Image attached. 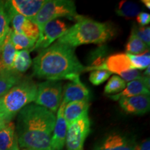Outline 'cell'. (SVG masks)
<instances>
[{"label": "cell", "mask_w": 150, "mask_h": 150, "mask_svg": "<svg viewBox=\"0 0 150 150\" xmlns=\"http://www.w3.org/2000/svg\"><path fill=\"white\" fill-rule=\"evenodd\" d=\"M9 24L10 20L6 10L4 1H0V47L10 31Z\"/></svg>", "instance_id": "obj_26"}, {"label": "cell", "mask_w": 150, "mask_h": 150, "mask_svg": "<svg viewBox=\"0 0 150 150\" xmlns=\"http://www.w3.org/2000/svg\"><path fill=\"white\" fill-rule=\"evenodd\" d=\"M67 29V24L61 20H54L48 22L45 24L42 31L40 33L38 38L31 52L47 48L53 42L64 34Z\"/></svg>", "instance_id": "obj_8"}, {"label": "cell", "mask_w": 150, "mask_h": 150, "mask_svg": "<svg viewBox=\"0 0 150 150\" xmlns=\"http://www.w3.org/2000/svg\"><path fill=\"white\" fill-rule=\"evenodd\" d=\"M47 0H9L4 1L7 11H12L32 20Z\"/></svg>", "instance_id": "obj_9"}, {"label": "cell", "mask_w": 150, "mask_h": 150, "mask_svg": "<svg viewBox=\"0 0 150 150\" xmlns=\"http://www.w3.org/2000/svg\"><path fill=\"white\" fill-rule=\"evenodd\" d=\"M127 83L125 80L117 75H113L104 87L105 94H118L126 87Z\"/></svg>", "instance_id": "obj_27"}, {"label": "cell", "mask_w": 150, "mask_h": 150, "mask_svg": "<svg viewBox=\"0 0 150 150\" xmlns=\"http://www.w3.org/2000/svg\"><path fill=\"white\" fill-rule=\"evenodd\" d=\"M136 20L140 27H146L150 22V15L145 12H140L137 16Z\"/></svg>", "instance_id": "obj_30"}, {"label": "cell", "mask_w": 150, "mask_h": 150, "mask_svg": "<svg viewBox=\"0 0 150 150\" xmlns=\"http://www.w3.org/2000/svg\"><path fill=\"white\" fill-rule=\"evenodd\" d=\"M149 77L144 76L140 79L129 81L122 91L116 95H110L109 98L112 100L117 101L124 97H130L138 95H149Z\"/></svg>", "instance_id": "obj_15"}, {"label": "cell", "mask_w": 150, "mask_h": 150, "mask_svg": "<svg viewBox=\"0 0 150 150\" xmlns=\"http://www.w3.org/2000/svg\"><path fill=\"white\" fill-rule=\"evenodd\" d=\"M131 69H132V67L127 54L117 53L108 56L102 64L86 67V70H104L108 71L111 74L114 73L120 76L124 72Z\"/></svg>", "instance_id": "obj_10"}, {"label": "cell", "mask_w": 150, "mask_h": 150, "mask_svg": "<svg viewBox=\"0 0 150 150\" xmlns=\"http://www.w3.org/2000/svg\"><path fill=\"white\" fill-rule=\"evenodd\" d=\"M131 33L136 35L142 42H144L149 47L150 44V27L149 26L146 27H138L134 25L131 29Z\"/></svg>", "instance_id": "obj_29"}, {"label": "cell", "mask_w": 150, "mask_h": 150, "mask_svg": "<svg viewBox=\"0 0 150 150\" xmlns=\"http://www.w3.org/2000/svg\"><path fill=\"white\" fill-rule=\"evenodd\" d=\"M23 150H35V149H24Z\"/></svg>", "instance_id": "obj_35"}, {"label": "cell", "mask_w": 150, "mask_h": 150, "mask_svg": "<svg viewBox=\"0 0 150 150\" xmlns=\"http://www.w3.org/2000/svg\"><path fill=\"white\" fill-rule=\"evenodd\" d=\"M63 86L61 81L47 80L38 85L35 104L55 113L61 104Z\"/></svg>", "instance_id": "obj_6"}, {"label": "cell", "mask_w": 150, "mask_h": 150, "mask_svg": "<svg viewBox=\"0 0 150 150\" xmlns=\"http://www.w3.org/2000/svg\"><path fill=\"white\" fill-rule=\"evenodd\" d=\"M90 98L91 93L89 90L81 81L69 82L63 88V99L62 101L65 104L72 102H89Z\"/></svg>", "instance_id": "obj_16"}, {"label": "cell", "mask_w": 150, "mask_h": 150, "mask_svg": "<svg viewBox=\"0 0 150 150\" xmlns=\"http://www.w3.org/2000/svg\"><path fill=\"white\" fill-rule=\"evenodd\" d=\"M56 115L50 110L30 104L18 112L16 134L20 147L51 150Z\"/></svg>", "instance_id": "obj_1"}, {"label": "cell", "mask_w": 150, "mask_h": 150, "mask_svg": "<svg viewBox=\"0 0 150 150\" xmlns=\"http://www.w3.org/2000/svg\"><path fill=\"white\" fill-rule=\"evenodd\" d=\"M6 124H7V123L5 122V121L4 120V119L2 118V117H1V114H0V129L2 128V127L4 126Z\"/></svg>", "instance_id": "obj_33"}, {"label": "cell", "mask_w": 150, "mask_h": 150, "mask_svg": "<svg viewBox=\"0 0 150 150\" xmlns=\"http://www.w3.org/2000/svg\"><path fill=\"white\" fill-rule=\"evenodd\" d=\"M11 40L16 51L29 50L30 52L34 47L36 40L26 35L18 33L11 29Z\"/></svg>", "instance_id": "obj_21"}, {"label": "cell", "mask_w": 150, "mask_h": 150, "mask_svg": "<svg viewBox=\"0 0 150 150\" xmlns=\"http://www.w3.org/2000/svg\"><path fill=\"white\" fill-rule=\"evenodd\" d=\"M134 150H150V142L149 138L140 142V144H136Z\"/></svg>", "instance_id": "obj_31"}, {"label": "cell", "mask_w": 150, "mask_h": 150, "mask_svg": "<svg viewBox=\"0 0 150 150\" xmlns=\"http://www.w3.org/2000/svg\"><path fill=\"white\" fill-rule=\"evenodd\" d=\"M91 131V120L86 115L67 127L65 145L67 150H83L85 140Z\"/></svg>", "instance_id": "obj_7"}, {"label": "cell", "mask_w": 150, "mask_h": 150, "mask_svg": "<svg viewBox=\"0 0 150 150\" xmlns=\"http://www.w3.org/2000/svg\"><path fill=\"white\" fill-rule=\"evenodd\" d=\"M32 65V60L30 57L29 50L16 51L13 63V71L16 74H20L25 72Z\"/></svg>", "instance_id": "obj_20"}, {"label": "cell", "mask_w": 150, "mask_h": 150, "mask_svg": "<svg viewBox=\"0 0 150 150\" xmlns=\"http://www.w3.org/2000/svg\"><path fill=\"white\" fill-rule=\"evenodd\" d=\"M65 106V104L62 101L57 110L56 122L51 139V150H62L65 145L67 127L63 116Z\"/></svg>", "instance_id": "obj_12"}, {"label": "cell", "mask_w": 150, "mask_h": 150, "mask_svg": "<svg viewBox=\"0 0 150 150\" xmlns=\"http://www.w3.org/2000/svg\"><path fill=\"white\" fill-rule=\"evenodd\" d=\"M37 87L33 80H20L0 97V114L6 123L11 122L26 106L34 102Z\"/></svg>", "instance_id": "obj_4"}, {"label": "cell", "mask_w": 150, "mask_h": 150, "mask_svg": "<svg viewBox=\"0 0 150 150\" xmlns=\"http://www.w3.org/2000/svg\"><path fill=\"white\" fill-rule=\"evenodd\" d=\"M119 104L125 112L134 115H143L150 108L149 95H138L120 99Z\"/></svg>", "instance_id": "obj_13"}, {"label": "cell", "mask_w": 150, "mask_h": 150, "mask_svg": "<svg viewBox=\"0 0 150 150\" xmlns=\"http://www.w3.org/2000/svg\"><path fill=\"white\" fill-rule=\"evenodd\" d=\"M142 2L145 5L148 9H150V1L149 0H142Z\"/></svg>", "instance_id": "obj_32"}, {"label": "cell", "mask_w": 150, "mask_h": 150, "mask_svg": "<svg viewBox=\"0 0 150 150\" xmlns=\"http://www.w3.org/2000/svg\"><path fill=\"white\" fill-rule=\"evenodd\" d=\"M136 143L120 133L108 134L95 150H134Z\"/></svg>", "instance_id": "obj_14"}, {"label": "cell", "mask_w": 150, "mask_h": 150, "mask_svg": "<svg viewBox=\"0 0 150 150\" xmlns=\"http://www.w3.org/2000/svg\"><path fill=\"white\" fill-rule=\"evenodd\" d=\"M149 47L142 42L136 35L131 33L128 42L126 45L127 54L132 55H140L149 51Z\"/></svg>", "instance_id": "obj_23"}, {"label": "cell", "mask_w": 150, "mask_h": 150, "mask_svg": "<svg viewBox=\"0 0 150 150\" xmlns=\"http://www.w3.org/2000/svg\"><path fill=\"white\" fill-rule=\"evenodd\" d=\"M76 22L67 29L57 42L70 47L86 44H102L113 35L109 24L95 21L92 19L79 16Z\"/></svg>", "instance_id": "obj_3"}, {"label": "cell", "mask_w": 150, "mask_h": 150, "mask_svg": "<svg viewBox=\"0 0 150 150\" xmlns=\"http://www.w3.org/2000/svg\"><path fill=\"white\" fill-rule=\"evenodd\" d=\"M21 80L20 74L15 72H0V97Z\"/></svg>", "instance_id": "obj_22"}, {"label": "cell", "mask_w": 150, "mask_h": 150, "mask_svg": "<svg viewBox=\"0 0 150 150\" xmlns=\"http://www.w3.org/2000/svg\"><path fill=\"white\" fill-rule=\"evenodd\" d=\"M149 74H150V68H149V66L145 70V72H144L143 75H144V76H148V77H149Z\"/></svg>", "instance_id": "obj_34"}, {"label": "cell", "mask_w": 150, "mask_h": 150, "mask_svg": "<svg viewBox=\"0 0 150 150\" xmlns=\"http://www.w3.org/2000/svg\"><path fill=\"white\" fill-rule=\"evenodd\" d=\"M117 16L124 18H131L137 16L140 13V7L136 4L131 1H122L119 3L115 10Z\"/></svg>", "instance_id": "obj_24"}, {"label": "cell", "mask_w": 150, "mask_h": 150, "mask_svg": "<svg viewBox=\"0 0 150 150\" xmlns=\"http://www.w3.org/2000/svg\"><path fill=\"white\" fill-rule=\"evenodd\" d=\"M0 150H20L16 127L12 122L0 129Z\"/></svg>", "instance_id": "obj_19"}, {"label": "cell", "mask_w": 150, "mask_h": 150, "mask_svg": "<svg viewBox=\"0 0 150 150\" xmlns=\"http://www.w3.org/2000/svg\"><path fill=\"white\" fill-rule=\"evenodd\" d=\"M16 50L11 40V29L0 47V72H13V63Z\"/></svg>", "instance_id": "obj_17"}, {"label": "cell", "mask_w": 150, "mask_h": 150, "mask_svg": "<svg viewBox=\"0 0 150 150\" xmlns=\"http://www.w3.org/2000/svg\"><path fill=\"white\" fill-rule=\"evenodd\" d=\"M9 20L12 24L13 29L15 32L24 35L26 36L37 40L40 35V31L38 26L34 22L26 18L25 17L19 15L12 11H7Z\"/></svg>", "instance_id": "obj_11"}, {"label": "cell", "mask_w": 150, "mask_h": 150, "mask_svg": "<svg viewBox=\"0 0 150 150\" xmlns=\"http://www.w3.org/2000/svg\"><path fill=\"white\" fill-rule=\"evenodd\" d=\"M89 107L90 103L86 101L72 102L65 104L63 110V116L67 127L83 116L88 115Z\"/></svg>", "instance_id": "obj_18"}, {"label": "cell", "mask_w": 150, "mask_h": 150, "mask_svg": "<svg viewBox=\"0 0 150 150\" xmlns=\"http://www.w3.org/2000/svg\"><path fill=\"white\" fill-rule=\"evenodd\" d=\"M79 15L76 12L74 1L72 0H47L32 22L36 24L40 33L45 24L59 18L76 19Z\"/></svg>", "instance_id": "obj_5"}, {"label": "cell", "mask_w": 150, "mask_h": 150, "mask_svg": "<svg viewBox=\"0 0 150 150\" xmlns=\"http://www.w3.org/2000/svg\"><path fill=\"white\" fill-rule=\"evenodd\" d=\"M86 69L79 61L75 49L59 42L41 50L33 61V75L47 80L79 81L80 73Z\"/></svg>", "instance_id": "obj_2"}, {"label": "cell", "mask_w": 150, "mask_h": 150, "mask_svg": "<svg viewBox=\"0 0 150 150\" xmlns=\"http://www.w3.org/2000/svg\"><path fill=\"white\" fill-rule=\"evenodd\" d=\"M129 61H130L131 67L135 70H145L149 66L150 54L149 51L140 55H132L127 54Z\"/></svg>", "instance_id": "obj_25"}, {"label": "cell", "mask_w": 150, "mask_h": 150, "mask_svg": "<svg viewBox=\"0 0 150 150\" xmlns=\"http://www.w3.org/2000/svg\"><path fill=\"white\" fill-rule=\"evenodd\" d=\"M111 73L107 70H94L91 73L89 80L94 86H99L104 83L110 77Z\"/></svg>", "instance_id": "obj_28"}]
</instances>
